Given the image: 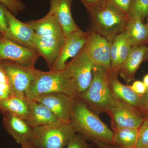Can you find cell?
Here are the masks:
<instances>
[{
	"label": "cell",
	"instance_id": "6da1fadb",
	"mask_svg": "<svg viewBox=\"0 0 148 148\" xmlns=\"http://www.w3.org/2000/svg\"><path fill=\"white\" fill-rule=\"evenodd\" d=\"M27 23L34 31L35 50L44 58L50 69L56 61L66 38L62 27L49 12L40 19Z\"/></svg>",
	"mask_w": 148,
	"mask_h": 148
},
{
	"label": "cell",
	"instance_id": "7a4b0ae2",
	"mask_svg": "<svg viewBox=\"0 0 148 148\" xmlns=\"http://www.w3.org/2000/svg\"><path fill=\"white\" fill-rule=\"evenodd\" d=\"M70 123L76 132L86 140L112 144L113 130L77 98L74 100Z\"/></svg>",
	"mask_w": 148,
	"mask_h": 148
},
{
	"label": "cell",
	"instance_id": "3957f363",
	"mask_svg": "<svg viewBox=\"0 0 148 148\" xmlns=\"http://www.w3.org/2000/svg\"><path fill=\"white\" fill-rule=\"evenodd\" d=\"M77 98L96 114L107 113L114 105L117 98L111 89L108 73L106 69L95 65L90 86Z\"/></svg>",
	"mask_w": 148,
	"mask_h": 148
},
{
	"label": "cell",
	"instance_id": "277c9868",
	"mask_svg": "<svg viewBox=\"0 0 148 148\" xmlns=\"http://www.w3.org/2000/svg\"><path fill=\"white\" fill-rule=\"evenodd\" d=\"M87 12L91 31L98 33L111 42L125 31L129 17L106 4Z\"/></svg>",
	"mask_w": 148,
	"mask_h": 148
},
{
	"label": "cell",
	"instance_id": "5b68a950",
	"mask_svg": "<svg viewBox=\"0 0 148 148\" xmlns=\"http://www.w3.org/2000/svg\"><path fill=\"white\" fill-rule=\"evenodd\" d=\"M52 92H62L76 98L64 69L46 72L38 70L25 92V97L27 100H34L40 95Z\"/></svg>",
	"mask_w": 148,
	"mask_h": 148
},
{
	"label": "cell",
	"instance_id": "8992f818",
	"mask_svg": "<svg viewBox=\"0 0 148 148\" xmlns=\"http://www.w3.org/2000/svg\"><path fill=\"white\" fill-rule=\"evenodd\" d=\"M76 134L70 122L33 127L31 143L36 148H64Z\"/></svg>",
	"mask_w": 148,
	"mask_h": 148
},
{
	"label": "cell",
	"instance_id": "52a82bcc",
	"mask_svg": "<svg viewBox=\"0 0 148 148\" xmlns=\"http://www.w3.org/2000/svg\"><path fill=\"white\" fill-rule=\"evenodd\" d=\"M95 65L84 47L66 64L64 70L76 98L87 90L90 86Z\"/></svg>",
	"mask_w": 148,
	"mask_h": 148
},
{
	"label": "cell",
	"instance_id": "ba28073f",
	"mask_svg": "<svg viewBox=\"0 0 148 148\" xmlns=\"http://www.w3.org/2000/svg\"><path fill=\"white\" fill-rule=\"evenodd\" d=\"M0 67L6 75L12 95L26 99L25 92L38 70L6 60L0 61Z\"/></svg>",
	"mask_w": 148,
	"mask_h": 148
},
{
	"label": "cell",
	"instance_id": "9c48e42d",
	"mask_svg": "<svg viewBox=\"0 0 148 148\" xmlns=\"http://www.w3.org/2000/svg\"><path fill=\"white\" fill-rule=\"evenodd\" d=\"M107 113L110 118L113 132L124 128L139 129L145 119L138 110L117 98Z\"/></svg>",
	"mask_w": 148,
	"mask_h": 148
},
{
	"label": "cell",
	"instance_id": "30bf717a",
	"mask_svg": "<svg viewBox=\"0 0 148 148\" xmlns=\"http://www.w3.org/2000/svg\"><path fill=\"white\" fill-rule=\"evenodd\" d=\"M40 56L36 51L20 45L0 34V61L6 60L21 66L34 68Z\"/></svg>",
	"mask_w": 148,
	"mask_h": 148
},
{
	"label": "cell",
	"instance_id": "8fae6325",
	"mask_svg": "<svg viewBox=\"0 0 148 148\" xmlns=\"http://www.w3.org/2000/svg\"><path fill=\"white\" fill-rule=\"evenodd\" d=\"M112 42L101 35L90 31L84 49L95 65L111 72V47Z\"/></svg>",
	"mask_w": 148,
	"mask_h": 148
},
{
	"label": "cell",
	"instance_id": "7c38bea8",
	"mask_svg": "<svg viewBox=\"0 0 148 148\" xmlns=\"http://www.w3.org/2000/svg\"><path fill=\"white\" fill-rule=\"evenodd\" d=\"M74 100L62 92H52L38 96L34 101L45 106L63 122H70Z\"/></svg>",
	"mask_w": 148,
	"mask_h": 148
},
{
	"label": "cell",
	"instance_id": "4fadbf2b",
	"mask_svg": "<svg viewBox=\"0 0 148 148\" xmlns=\"http://www.w3.org/2000/svg\"><path fill=\"white\" fill-rule=\"evenodd\" d=\"M90 32H85L79 29L66 37L60 53L53 66L49 70L61 71L66 67L67 61L76 56L84 47Z\"/></svg>",
	"mask_w": 148,
	"mask_h": 148
},
{
	"label": "cell",
	"instance_id": "5bb4252c",
	"mask_svg": "<svg viewBox=\"0 0 148 148\" xmlns=\"http://www.w3.org/2000/svg\"><path fill=\"white\" fill-rule=\"evenodd\" d=\"M5 14L8 25L7 38L23 46L35 50L34 40V31L27 23L18 20L7 8Z\"/></svg>",
	"mask_w": 148,
	"mask_h": 148
},
{
	"label": "cell",
	"instance_id": "9a60e30c",
	"mask_svg": "<svg viewBox=\"0 0 148 148\" xmlns=\"http://www.w3.org/2000/svg\"><path fill=\"white\" fill-rule=\"evenodd\" d=\"M2 113L4 127L16 143L21 146L31 142L33 128L26 121L10 113Z\"/></svg>",
	"mask_w": 148,
	"mask_h": 148
},
{
	"label": "cell",
	"instance_id": "2e32d148",
	"mask_svg": "<svg viewBox=\"0 0 148 148\" xmlns=\"http://www.w3.org/2000/svg\"><path fill=\"white\" fill-rule=\"evenodd\" d=\"M72 2L73 0H50L49 12L59 22L65 37L80 29L72 16L71 10Z\"/></svg>",
	"mask_w": 148,
	"mask_h": 148
},
{
	"label": "cell",
	"instance_id": "e0dca14e",
	"mask_svg": "<svg viewBox=\"0 0 148 148\" xmlns=\"http://www.w3.org/2000/svg\"><path fill=\"white\" fill-rule=\"evenodd\" d=\"M146 47L145 44L132 47L127 58L121 66L119 75L126 83L135 79V73L144 61Z\"/></svg>",
	"mask_w": 148,
	"mask_h": 148
},
{
	"label": "cell",
	"instance_id": "ac0fdd59",
	"mask_svg": "<svg viewBox=\"0 0 148 148\" xmlns=\"http://www.w3.org/2000/svg\"><path fill=\"white\" fill-rule=\"evenodd\" d=\"M27 101L31 115V120L27 122L32 128L63 122L41 103L34 100Z\"/></svg>",
	"mask_w": 148,
	"mask_h": 148
},
{
	"label": "cell",
	"instance_id": "d6986e66",
	"mask_svg": "<svg viewBox=\"0 0 148 148\" xmlns=\"http://www.w3.org/2000/svg\"><path fill=\"white\" fill-rule=\"evenodd\" d=\"M108 75L111 89L116 97L138 110L141 95L134 92L130 86L125 85L121 82L118 77L113 76L109 73Z\"/></svg>",
	"mask_w": 148,
	"mask_h": 148
},
{
	"label": "cell",
	"instance_id": "ffe728a7",
	"mask_svg": "<svg viewBox=\"0 0 148 148\" xmlns=\"http://www.w3.org/2000/svg\"><path fill=\"white\" fill-rule=\"evenodd\" d=\"M143 21L138 16H129L125 32L132 47L143 45L148 41L147 27Z\"/></svg>",
	"mask_w": 148,
	"mask_h": 148
},
{
	"label": "cell",
	"instance_id": "44dd1931",
	"mask_svg": "<svg viewBox=\"0 0 148 148\" xmlns=\"http://www.w3.org/2000/svg\"><path fill=\"white\" fill-rule=\"evenodd\" d=\"M0 110L2 112H7L20 117L27 122L31 120L27 99L12 95L0 100Z\"/></svg>",
	"mask_w": 148,
	"mask_h": 148
},
{
	"label": "cell",
	"instance_id": "7402d4cb",
	"mask_svg": "<svg viewBox=\"0 0 148 148\" xmlns=\"http://www.w3.org/2000/svg\"><path fill=\"white\" fill-rule=\"evenodd\" d=\"M112 145L124 148H134L137 143L138 129L124 128L114 131Z\"/></svg>",
	"mask_w": 148,
	"mask_h": 148
},
{
	"label": "cell",
	"instance_id": "603a6c76",
	"mask_svg": "<svg viewBox=\"0 0 148 148\" xmlns=\"http://www.w3.org/2000/svg\"><path fill=\"white\" fill-rule=\"evenodd\" d=\"M138 16L143 20L148 16V0H132L129 16Z\"/></svg>",
	"mask_w": 148,
	"mask_h": 148
},
{
	"label": "cell",
	"instance_id": "cb8c5ba5",
	"mask_svg": "<svg viewBox=\"0 0 148 148\" xmlns=\"http://www.w3.org/2000/svg\"><path fill=\"white\" fill-rule=\"evenodd\" d=\"M132 47L125 31L119 35V43L118 49L119 69L121 64L129 55Z\"/></svg>",
	"mask_w": 148,
	"mask_h": 148
},
{
	"label": "cell",
	"instance_id": "d4e9b609",
	"mask_svg": "<svg viewBox=\"0 0 148 148\" xmlns=\"http://www.w3.org/2000/svg\"><path fill=\"white\" fill-rule=\"evenodd\" d=\"M132 0H105V3L129 17Z\"/></svg>",
	"mask_w": 148,
	"mask_h": 148
},
{
	"label": "cell",
	"instance_id": "484cf974",
	"mask_svg": "<svg viewBox=\"0 0 148 148\" xmlns=\"http://www.w3.org/2000/svg\"><path fill=\"white\" fill-rule=\"evenodd\" d=\"M134 148H148V119H145L138 129V140Z\"/></svg>",
	"mask_w": 148,
	"mask_h": 148
},
{
	"label": "cell",
	"instance_id": "4316f807",
	"mask_svg": "<svg viewBox=\"0 0 148 148\" xmlns=\"http://www.w3.org/2000/svg\"><path fill=\"white\" fill-rule=\"evenodd\" d=\"M0 3L14 15L26 9V5L21 0H0Z\"/></svg>",
	"mask_w": 148,
	"mask_h": 148
},
{
	"label": "cell",
	"instance_id": "83f0119b",
	"mask_svg": "<svg viewBox=\"0 0 148 148\" xmlns=\"http://www.w3.org/2000/svg\"><path fill=\"white\" fill-rule=\"evenodd\" d=\"M86 141L82 135L76 133L70 140L67 148H90Z\"/></svg>",
	"mask_w": 148,
	"mask_h": 148
},
{
	"label": "cell",
	"instance_id": "f1b7e54d",
	"mask_svg": "<svg viewBox=\"0 0 148 148\" xmlns=\"http://www.w3.org/2000/svg\"><path fill=\"white\" fill-rule=\"evenodd\" d=\"M6 8L0 3V33L7 37L8 33V25L5 14Z\"/></svg>",
	"mask_w": 148,
	"mask_h": 148
},
{
	"label": "cell",
	"instance_id": "f546056e",
	"mask_svg": "<svg viewBox=\"0 0 148 148\" xmlns=\"http://www.w3.org/2000/svg\"><path fill=\"white\" fill-rule=\"evenodd\" d=\"M138 111L143 114L145 118H148V92L141 95V100Z\"/></svg>",
	"mask_w": 148,
	"mask_h": 148
},
{
	"label": "cell",
	"instance_id": "4dcf8cb0",
	"mask_svg": "<svg viewBox=\"0 0 148 148\" xmlns=\"http://www.w3.org/2000/svg\"><path fill=\"white\" fill-rule=\"evenodd\" d=\"M85 7L86 10H90L105 3V0H80Z\"/></svg>",
	"mask_w": 148,
	"mask_h": 148
},
{
	"label": "cell",
	"instance_id": "1f68e13d",
	"mask_svg": "<svg viewBox=\"0 0 148 148\" xmlns=\"http://www.w3.org/2000/svg\"><path fill=\"white\" fill-rule=\"evenodd\" d=\"M130 87L134 92L139 95H143L147 92V86L144 83L140 81L134 82Z\"/></svg>",
	"mask_w": 148,
	"mask_h": 148
},
{
	"label": "cell",
	"instance_id": "d6a6232c",
	"mask_svg": "<svg viewBox=\"0 0 148 148\" xmlns=\"http://www.w3.org/2000/svg\"><path fill=\"white\" fill-rule=\"evenodd\" d=\"M93 143L98 148H124L118 147V146L114 145L112 144L100 142V141H96L94 142Z\"/></svg>",
	"mask_w": 148,
	"mask_h": 148
},
{
	"label": "cell",
	"instance_id": "836d02e7",
	"mask_svg": "<svg viewBox=\"0 0 148 148\" xmlns=\"http://www.w3.org/2000/svg\"><path fill=\"white\" fill-rule=\"evenodd\" d=\"M21 148H36L33 145L31 142L25 144V145H21Z\"/></svg>",
	"mask_w": 148,
	"mask_h": 148
},
{
	"label": "cell",
	"instance_id": "e575fe53",
	"mask_svg": "<svg viewBox=\"0 0 148 148\" xmlns=\"http://www.w3.org/2000/svg\"><path fill=\"white\" fill-rule=\"evenodd\" d=\"M143 82L144 83V84L145 85L147 88H148V75H146L144 77V79H143Z\"/></svg>",
	"mask_w": 148,
	"mask_h": 148
},
{
	"label": "cell",
	"instance_id": "d590c367",
	"mask_svg": "<svg viewBox=\"0 0 148 148\" xmlns=\"http://www.w3.org/2000/svg\"><path fill=\"white\" fill-rule=\"evenodd\" d=\"M147 59H148V46H147L145 53L144 56V61H146Z\"/></svg>",
	"mask_w": 148,
	"mask_h": 148
},
{
	"label": "cell",
	"instance_id": "8d00e7d4",
	"mask_svg": "<svg viewBox=\"0 0 148 148\" xmlns=\"http://www.w3.org/2000/svg\"><path fill=\"white\" fill-rule=\"evenodd\" d=\"M146 27H147V32L148 39V16L147 18V24H146Z\"/></svg>",
	"mask_w": 148,
	"mask_h": 148
},
{
	"label": "cell",
	"instance_id": "74e56055",
	"mask_svg": "<svg viewBox=\"0 0 148 148\" xmlns=\"http://www.w3.org/2000/svg\"><path fill=\"white\" fill-rule=\"evenodd\" d=\"M147 92H148V88H147Z\"/></svg>",
	"mask_w": 148,
	"mask_h": 148
},
{
	"label": "cell",
	"instance_id": "f35d334b",
	"mask_svg": "<svg viewBox=\"0 0 148 148\" xmlns=\"http://www.w3.org/2000/svg\"><path fill=\"white\" fill-rule=\"evenodd\" d=\"M148 119V118H147V119Z\"/></svg>",
	"mask_w": 148,
	"mask_h": 148
}]
</instances>
